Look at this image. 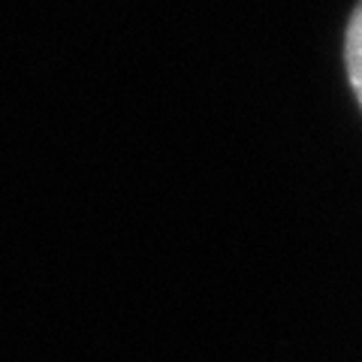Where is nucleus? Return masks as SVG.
Listing matches in <instances>:
<instances>
[{
    "label": "nucleus",
    "mask_w": 362,
    "mask_h": 362,
    "mask_svg": "<svg viewBox=\"0 0 362 362\" xmlns=\"http://www.w3.org/2000/svg\"><path fill=\"white\" fill-rule=\"evenodd\" d=\"M344 64H347V78H350V88L362 106V0L359 6L354 9L350 16V25H347V37H344Z\"/></svg>",
    "instance_id": "f257e3e1"
}]
</instances>
